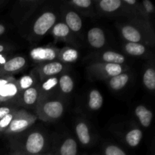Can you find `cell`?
Wrapping results in <instances>:
<instances>
[{"mask_svg":"<svg viewBox=\"0 0 155 155\" xmlns=\"http://www.w3.org/2000/svg\"><path fill=\"white\" fill-rule=\"evenodd\" d=\"M36 115L44 122H53L58 120L64 112V105L61 101L40 97L36 104Z\"/></svg>","mask_w":155,"mask_h":155,"instance_id":"6da1fadb","label":"cell"},{"mask_svg":"<svg viewBox=\"0 0 155 155\" xmlns=\"http://www.w3.org/2000/svg\"><path fill=\"white\" fill-rule=\"evenodd\" d=\"M125 70L126 68L122 64L94 62L88 67V74L92 77L103 80L125 73Z\"/></svg>","mask_w":155,"mask_h":155,"instance_id":"7a4b0ae2","label":"cell"},{"mask_svg":"<svg viewBox=\"0 0 155 155\" xmlns=\"http://www.w3.org/2000/svg\"><path fill=\"white\" fill-rule=\"evenodd\" d=\"M36 116L28 113L26 110H17L13 120L5 133L8 135L19 134L33 125L36 122Z\"/></svg>","mask_w":155,"mask_h":155,"instance_id":"3957f363","label":"cell"},{"mask_svg":"<svg viewBox=\"0 0 155 155\" xmlns=\"http://www.w3.org/2000/svg\"><path fill=\"white\" fill-rule=\"evenodd\" d=\"M56 15L53 12H45L42 13L33 24V34L39 37L46 34L56 24Z\"/></svg>","mask_w":155,"mask_h":155,"instance_id":"277c9868","label":"cell"},{"mask_svg":"<svg viewBox=\"0 0 155 155\" xmlns=\"http://www.w3.org/2000/svg\"><path fill=\"white\" fill-rule=\"evenodd\" d=\"M24 149L30 154L42 152L45 146V138L41 132L33 131L27 136L24 140Z\"/></svg>","mask_w":155,"mask_h":155,"instance_id":"5b68a950","label":"cell"},{"mask_svg":"<svg viewBox=\"0 0 155 155\" xmlns=\"http://www.w3.org/2000/svg\"><path fill=\"white\" fill-rule=\"evenodd\" d=\"M59 51L60 50L54 47H36L30 51V56L33 61L41 64L47 63L58 59Z\"/></svg>","mask_w":155,"mask_h":155,"instance_id":"8992f818","label":"cell"},{"mask_svg":"<svg viewBox=\"0 0 155 155\" xmlns=\"http://www.w3.org/2000/svg\"><path fill=\"white\" fill-rule=\"evenodd\" d=\"M27 64L26 58L23 56H15L8 60L0 67V77H7L9 74H16L25 68Z\"/></svg>","mask_w":155,"mask_h":155,"instance_id":"52a82bcc","label":"cell"},{"mask_svg":"<svg viewBox=\"0 0 155 155\" xmlns=\"http://www.w3.org/2000/svg\"><path fill=\"white\" fill-rule=\"evenodd\" d=\"M65 65L60 61H50L41 64L37 68L39 77L42 80H45L49 77H55L57 74L63 72L65 69Z\"/></svg>","mask_w":155,"mask_h":155,"instance_id":"ba28073f","label":"cell"},{"mask_svg":"<svg viewBox=\"0 0 155 155\" xmlns=\"http://www.w3.org/2000/svg\"><path fill=\"white\" fill-rule=\"evenodd\" d=\"M87 40L92 48H101L106 43L105 34L100 27H92L87 33Z\"/></svg>","mask_w":155,"mask_h":155,"instance_id":"9c48e42d","label":"cell"},{"mask_svg":"<svg viewBox=\"0 0 155 155\" xmlns=\"http://www.w3.org/2000/svg\"><path fill=\"white\" fill-rule=\"evenodd\" d=\"M20 95L17 80L8 83L0 89V102H5L15 99Z\"/></svg>","mask_w":155,"mask_h":155,"instance_id":"30bf717a","label":"cell"},{"mask_svg":"<svg viewBox=\"0 0 155 155\" xmlns=\"http://www.w3.org/2000/svg\"><path fill=\"white\" fill-rule=\"evenodd\" d=\"M21 94V104L27 107L36 105L39 98V89L37 86H32Z\"/></svg>","mask_w":155,"mask_h":155,"instance_id":"8fae6325","label":"cell"},{"mask_svg":"<svg viewBox=\"0 0 155 155\" xmlns=\"http://www.w3.org/2000/svg\"><path fill=\"white\" fill-rule=\"evenodd\" d=\"M121 34L129 42L139 43L142 40V34L139 29L133 25H124L121 28Z\"/></svg>","mask_w":155,"mask_h":155,"instance_id":"7c38bea8","label":"cell"},{"mask_svg":"<svg viewBox=\"0 0 155 155\" xmlns=\"http://www.w3.org/2000/svg\"><path fill=\"white\" fill-rule=\"evenodd\" d=\"M65 24L70 30L74 33L80 31L83 27V22L80 15L74 11H68L65 15Z\"/></svg>","mask_w":155,"mask_h":155,"instance_id":"4fadbf2b","label":"cell"},{"mask_svg":"<svg viewBox=\"0 0 155 155\" xmlns=\"http://www.w3.org/2000/svg\"><path fill=\"white\" fill-rule=\"evenodd\" d=\"M76 135L80 143L83 145H88L91 142V134L89 128L84 121H80L75 127Z\"/></svg>","mask_w":155,"mask_h":155,"instance_id":"5bb4252c","label":"cell"},{"mask_svg":"<svg viewBox=\"0 0 155 155\" xmlns=\"http://www.w3.org/2000/svg\"><path fill=\"white\" fill-rule=\"evenodd\" d=\"M135 114L139 119L142 127H149L153 118V114L144 105H139L135 109Z\"/></svg>","mask_w":155,"mask_h":155,"instance_id":"9a60e30c","label":"cell"},{"mask_svg":"<svg viewBox=\"0 0 155 155\" xmlns=\"http://www.w3.org/2000/svg\"><path fill=\"white\" fill-rule=\"evenodd\" d=\"M51 29V33L56 39L64 41L71 39V30L64 22L57 23Z\"/></svg>","mask_w":155,"mask_h":155,"instance_id":"2e32d148","label":"cell"},{"mask_svg":"<svg viewBox=\"0 0 155 155\" xmlns=\"http://www.w3.org/2000/svg\"><path fill=\"white\" fill-rule=\"evenodd\" d=\"M130 75L127 73L117 75L108 79V85L114 91H120L124 89L130 81Z\"/></svg>","mask_w":155,"mask_h":155,"instance_id":"e0dca14e","label":"cell"},{"mask_svg":"<svg viewBox=\"0 0 155 155\" xmlns=\"http://www.w3.org/2000/svg\"><path fill=\"white\" fill-rule=\"evenodd\" d=\"M126 61V58L122 54L113 51H106L100 55V61L101 63L116 64H122Z\"/></svg>","mask_w":155,"mask_h":155,"instance_id":"ac0fdd59","label":"cell"},{"mask_svg":"<svg viewBox=\"0 0 155 155\" xmlns=\"http://www.w3.org/2000/svg\"><path fill=\"white\" fill-rule=\"evenodd\" d=\"M79 58V52L77 49L71 47H64L59 51L58 59L61 63L75 62Z\"/></svg>","mask_w":155,"mask_h":155,"instance_id":"d6986e66","label":"cell"},{"mask_svg":"<svg viewBox=\"0 0 155 155\" xmlns=\"http://www.w3.org/2000/svg\"><path fill=\"white\" fill-rule=\"evenodd\" d=\"M121 0H101L98 2V8L104 13H114L121 8Z\"/></svg>","mask_w":155,"mask_h":155,"instance_id":"ffe728a7","label":"cell"},{"mask_svg":"<svg viewBox=\"0 0 155 155\" xmlns=\"http://www.w3.org/2000/svg\"><path fill=\"white\" fill-rule=\"evenodd\" d=\"M103 97L99 91L97 89H92L89 92L88 107L92 110H98L102 107Z\"/></svg>","mask_w":155,"mask_h":155,"instance_id":"44dd1931","label":"cell"},{"mask_svg":"<svg viewBox=\"0 0 155 155\" xmlns=\"http://www.w3.org/2000/svg\"><path fill=\"white\" fill-rule=\"evenodd\" d=\"M143 137V133L140 129L135 128L129 131L125 136L126 142L130 147H137Z\"/></svg>","mask_w":155,"mask_h":155,"instance_id":"7402d4cb","label":"cell"},{"mask_svg":"<svg viewBox=\"0 0 155 155\" xmlns=\"http://www.w3.org/2000/svg\"><path fill=\"white\" fill-rule=\"evenodd\" d=\"M61 155H77V143L73 138H68L61 144L60 148Z\"/></svg>","mask_w":155,"mask_h":155,"instance_id":"603a6c76","label":"cell"},{"mask_svg":"<svg viewBox=\"0 0 155 155\" xmlns=\"http://www.w3.org/2000/svg\"><path fill=\"white\" fill-rule=\"evenodd\" d=\"M58 84V78L57 77H49L44 80L41 88L39 89V98L40 97H47L48 93L54 89Z\"/></svg>","mask_w":155,"mask_h":155,"instance_id":"cb8c5ba5","label":"cell"},{"mask_svg":"<svg viewBox=\"0 0 155 155\" xmlns=\"http://www.w3.org/2000/svg\"><path fill=\"white\" fill-rule=\"evenodd\" d=\"M124 51L131 56H142L146 51V47L140 43L127 42L124 45Z\"/></svg>","mask_w":155,"mask_h":155,"instance_id":"d4e9b609","label":"cell"},{"mask_svg":"<svg viewBox=\"0 0 155 155\" xmlns=\"http://www.w3.org/2000/svg\"><path fill=\"white\" fill-rule=\"evenodd\" d=\"M58 85L61 92L64 94H69L74 89V83L72 77L68 74H63L58 79Z\"/></svg>","mask_w":155,"mask_h":155,"instance_id":"484cf974","label":"cell"},{"mask_svg":"<svg viewBox=\"0 0 155 155\" xmlns=\"http://www.w3.org/2000/svg\"><path fill=\"white\" fill-rule=\"evenodd\" d=\"M144 86L147 89L154 91L155 89V71L153 68H148L145 70L142 78Z\"/></svg>","mask_w":155,"mask_h":155,"instance_id":"4316f807","label":"cell"},{"mask_svg":"<svg viewBox=\"0 0 155 155\" xmlns=\"http://www.w3.org/2000/svg\"><path fill=\"white\" fill-rule=\"evenodd\" d=\"M35 83V78L33 75H24L21 77L18 80H17L18 87L19 89L20 94L24 91L27 90L29 88L33 86Z\"/></svg>","mask_w":155,"mask_h":155,"instance_id":"83f0119b","label":"cell"},{"mask_svg":"<svg viewBox=\"0 0 155 155\" xmlns=\"http://www.w3.org/2000/svg\"><path fill=\"white\" fill-rule=\"evenodd\" d=\"M17 109L14 111H12V113L8 114V115L5 116L2 119L0 120V132H5L6 130V129L8 127V126L10 125L11 122L13 120L14 117H15V113L17 111Z\"/></svg>","mask_w":155,"mask_h":155,"instance_id":"f1b7e54d","label":"cell"},{"mask_svg":"<svg viewBox=\"0 0 155 155\" xmlns=\"http://www.w3.org/2000/svg\"><path fill=\"white\" fill-rule=\"evenodd\" d=\"M104 155H127L124 150L114 145H107L104 149Z\"/></svg>","mask_w":155,"mask_h":155,"instance_id":"f546056e","label":"cell"},{"mask_svg":"<svg viewBox=\"0 0 155 155\" xmlns=\"http://www.w3.org/2000/svg\"><path fill=\"white\" fill-rule=\"evenodd\" d=\"M70 4L77 7L78 8L87 9L91 7L92 2L91 0H72L70 2Z\"/></svg>","mask_w":155,"mask_h":155,"instance_id":"4dcf8cb0","label":"cell"},{"mask_svg":"<svg viewBox=\"0 0 155 155\" xmlns=\"http://www.w3.org/2000/svg\"><path fill=\"white\" fill-rule=\"evenodd\" d=\"M142 7L144 8V12H145V14L146 15H150L151 14L154 13V5L152 4L151 2H150L149 0H143V2H142Z\"/></svg>","mask_w":155,"mask_h":155,"instance_id":"1f68e13d","label":"cell"},{"mask_svg":"<svg viewBox=\"0 0 155 155\" xmlns=\"http://www.w3.org/2000/svg\"><path fill=\"white\" fill-rule=\"evenodd\" d=\"M16 79L15 77H12V76H7V77H0V89L2 87H4L5 85H7L8 83H11V82L14 81Z\"/></svg>","mask_w":155,"mask_h":155,"instance_id":"d6a6232c","label":"cell"},{"mask_svg":"<svg viewBox=\"0 0 155 155\" xmlns=\"http://www.w3.org/2000/svg\"><path fill=\"white\" fill-rule=\"evenodd\" d=\"M16 109L14 107H0V120L2 119L5 116L8 115V114L12 113V111L15 110Z\"/></svg>","mask_w":155,"mask_h":155,"instance_id":"836d02e7","label":"cell"},{"mask_svg":"<svg viewBox=\"0 0 155 155\" xmlns=\"http://www.w3.org/2000/svg\"><path fill=\"white\" fill-rule=\"evenodd\" d=\"M122 2L123 3L128 5H135L137 3L136 0H124V1Z\"/></svg>","mask_w":155,"mask_h":155,"instance_id":"e575fe53","label":"cell"},{"mask_svg":"<svg viewBox=\"0 0 155 155\" xmlns=\"http://www.w3.org/2000/svg\"><path fill=\"white\" fill-rule=\"evenodd\" d=\"M6 61H6L5 58L3 55H2V54H0V64L1 65L4 64Z\"/></svg>","mask_w":155,"mask_h":155,"instance_id":"d590c367","label":"cell"},{"mask_svg":"<svg viewBox=\"0 0 155 155\" xmlns=\"http://www.w3.org/2000/svg\"><path fill=\"white\" fill-rule=\"evenodd\" d=\"M5 26H3L2 24H0V35L3 34L5 33Z\"/></svg>","mask_w":155,"mask_h":155,"instance_id":"8d00e7d4","label":"cell"},{"mask_svg":"<svg viewBox=\"0 0 155 155\" xmlns=\"http://www.w3.org/2000/svg\"><path fill=\"white\" fill-rule=\"evenodd\" d=\"M5 48L4 45H0V54H1L3 51H5Z\"/></svg>","mask_w":155,"mask_h":155,"instance_id":"74e56055","label":"cell"},{"mask_svg":"<svg viewBox=\"0 0 155 155\" xmlns=\"http://www.w3.org/2000/svg\"><path fill=\"white\" fill-rule=\"evenodd\" d=\"M28 155H37V154H28Z\"/></svg>","mask_w":155,"mask_h":155,"instance_id":"f35d334b","label":"cell"}]
</instances>
